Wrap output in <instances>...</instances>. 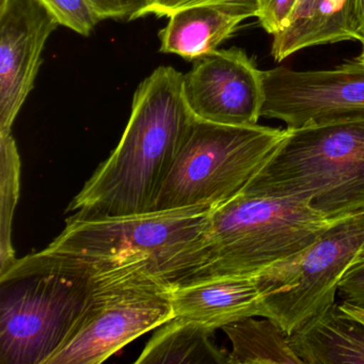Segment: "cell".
I'll return each mask as SVG.
<instances>
[{"label":"cell","instance_id":"8992f818","mask_svg":"<svg viewBox=\"0 0 364 364\" xmlns=\"http://www.w3.org/2000/svg\"><path fill=\"white\" fill-rule=\"evenodd\" d=\"M262 125L231 127L195 118L154 210L216 208L242 193L287 136Z\"/></svg>","mask_w":364,"mask_h":364},{"label":"cell","instance_id":"5b68a950","mask_svg":"<svg viewBox=\"0 0 364 364\" xmlns=\"http://www.w3.org/2000/svg\"><path fill=\"white\" fill-rule=\"evenodd\" d=\"M86 301L46 364H100L174 317L172 283L148 261L86 272Z\"/></svg>","mask_w":364,"mask_h":364},{"label":"cell","instance_id":"3957f363","mask_svg":"<svg viewBox=\"0 0 364 364\" xmlns=\"http://www.w3.org/2000/svg\"><path fill=\"white\" fill-rule=\"evenodd\" d=\"M340 218H328L308 201L240 193L213 208L195 265L178 282L255 276L306 250Z\"/></svg>","mask_w":364,"mask_h":364},{"label":"cell","instance_id":"ba28073f","mask_svg":"<svg viewBox=\"0 0 364 364\" xmlns=\"http://www.w3.org/2000/svg\"><path fill=\"white\" fill-rule=\"evenodd\" d=\"M88 274L43 272L1 282L0 363L46 364L80 315Z\"/></svg>","mask_w":364,"mask_h":364},{"label":"cell","instance_id":"ac0fdd59","mask_svg":"<svg viewBox=\"0 0 364 364\" xmlns=\"http://www.w3.org/2000/svg\"><path fill=\"white\" fill-rule=\"evenodd\" d=\"M0 272H4L16 261L11 230L20 193L21 159L11 134L0 135Z\"/></svg>","mask_w":364,"mask_h":364},{"label":"cell","instance_id":"2e32d148","mask_svg":"<svg viewBox=\"0 0 364 364\" xmlns=\"http://www.w3.org/2000/svg\"><path fill=\"white\" fill-rule=\"evenodd\" d=\"M210 328L172 317L157 328L135 363L230 364L229 351L212 340Z\"/></svg>","mask_w":364,"mask_h":364},{"label":"cell","instance_id":"4fadbf2b","mask_svg":"<svg viewBox=\"0 0 364 364\" xmlns=\"http://www.w3.org/2000/svg\"><path fill=\"white\" fill-rule=\"evenodd\" d=\"M362 24L358 0H300L289 26L274 36V60L304 48L361 40Z\"/></svg>","mask_w":364,"mask_h":364},{"label":"cell","instance_id":"e0dca14e","mask_svg":"<svg viewBox=\"0 0 364 364\" xmlns=\"http://www.w3.org/2000/svg\"><path fill=\"white\" fill-rule=\"evenodd\" d=\"M232 344L230 364H304L289 334L272 319L247 317L223 328Z\"/></svg>","mask_w":364,"mask_h":364},{"label":"cell","instance_id":"6da1fadb","mask_svg":"<svg viewBox=\"0 0 364 364\" xmlns=\"http://www.w3.org/2000/svg\"><path fill=\"white\" fill-rule=\"evenodd\" d=\"M183 77L174 68L159 67L139 85L120 142L68 210L103 217L154 210L195 120L184 99Z\"/></svg>","mask_w":364,"mask_h":364},{"label":"cell","instance_id":"9a60e30c","mask_svg":"<svg viewBox=\"0 0 364 364\" xmlns=\"http://www.w3.org/2000/svg\"><path fill=\"white\" fill-rule=\"evenodd\" d=\"M245 18L216 7H195L176 12L159 31V50L196 61L218 50L240 28Z\"/></svg>","mask_w":364,"mask_h":364},{"label":"cell","instance_id":"5bb4252c","mask_svg":"<svg viewBox=\"0 0 364 364\" xmlns=\"http://www.w3.org/2000/svg\"><path fill=\"white\" fill-rule=\"evenodd\" d=\"M304 364H364V323L334 302L289 334Z\"/></svg>","mask_w":364,"mask_h":364},{"label":"cell","instance_id":"83f0119b","mask_svg":"<svg viewBox=\"0 0 364 364\" xmlns=\"http://www.w3.org/2000/svg\"><path fill=\"white\" fill-rule=\"evenodd\" d=\"M299 1H300V0H298V3H299ZM298 3H297V4H298Z\"/></svg>","mask_w":364,"mask_h":364},{"label":"cell","instance_id":"603a6c76","mask_svg":"<svg viewBox=\"0 0 364 364\" xmlns=\"http://www.w3.org/2000/svg\"><path fill=\"white\" fill-rule=\"evenodd\" d=\"M101 20H133L134 16L142 9L146 0H89Z\"/></svg>","mask_w":364,"mask_h":364},{"label":"cell","instance_id":"44dd1931","mask_svg":"<svg viewBox=\"0 0 364 364\" xmlns=\"http://www.w3.org/2000/svg\"><path fill=\"white\" fill-rule=\"evenodd\" d=\"M298 0H259L257 18L262 28L274 36L289 26Z\"/></svg>","mask_w":364,"mask_h":364},{"label":"cell","instance_id":"52a82bcc","mask_svg":"<svg viewBox=\"0 0 364 364\" xmlns=\"http://www.w3.org/2000/svg\"><path fill=\"white\" fill-rule=\"evenodd\" d=\"M364 251V210L338 219L299 255L259 272L263 317L287 334L336 302L338 285Z\"/></svg>","mask_w":364,"mask_h":364},{"label":"cell","instance_id":"30bf717a","mask_svg":"<svg viewBox=\"0 0 364 364\" xmlns=\"http://www.w3.org/2000/svg\"><path fill=\"white\" fill-rule=\"evenodd\" d=\"M183 93L197 120L255 125L265 100L264 71L240 48L217 50L195 61L183 77Z\"/></svg>","mask_w":364,"mask_h":364},{"label":"cell","instance_id":"7c38bea8","mask_svg":"<svg viewBox=\"0 0 364 364\" xmlns=\"http://www.w3.org/2000/svg\"><path fill=\"white\" fill-rule=\"evenodd\" d=\"M174 316L213 331L247 317L263 316L259 274L195 279L172 284Z\"/></svg>","mask_w":364,"mask_h":364},{"label":"cell","instance_id":"ffe728a7","mask_svg":"<svg viewBox=\"0 0 364 364\" xmlns=\"http://www.w3.org/2000/svg\"><path fill=\"white\" fill-rule=\"evenodd\" d=\"M58 25L78 35H90L101 18L89 0H37Z\"/></svg>","mask_w":364,"mask_h":364},{"label":"cell","instance_id":"7402d4cb","mask_svg":"<svg viewBox=\"0 0 364 364\" xmlns=\"http://www.w3.org/2000/svg\"><path fill=\"white\" fill-rule=\"evenodd\" d=\"M338 294L342 302L364 309V251L343 277Z\"/></svg>","mask_w":364,"mask_h":364},{"label":"cell","instance_id":"4316f807","mask_svg":"<svg viewBox=\"0 0 364 364\" xmlns=\"http://www.w3.org/2000/svg\"><path fill=\"white\" fill-rule=\"evenodd\" d=\"M6 0H0V6H3L5 4Z\"/></svg>","mask_w":364,"mask_h":364},{"label":"cell","instance_id":"cb8c5ba5","mask_svg":"<svg viewBox=\"0 0 364 364\" xmlns=\"http://www.w3.org/2000/svg\"><path fill=\"white\" fill-rule=\"evenodd\" d=\"M340 306L345 312L348 313L351 316L355 317V318L364 323V309L351 306V304H346V302H341Z\"/></svg>","mask_w":364,"mask_h":364},{"label":"cell","instance_id":"484cf974","mask_svg":"<svg viewBox=\"0 0 364 364\" xmlns=\"http://www.w3.org/2000/svg\"><path fill=\"white\" fill-rule=\"evenodd\" d=\"M358 5H359L360 18H361L362 31H363V27H364V0H358Z\"/></svg>","mask_w":364,"mask_h":364},{"label":"cell","instance_id":"d6986e66","mask_svg":"<svg viewBox=\"0 0 364 364\" xmlns=\"http://www.w3.org/2000/svg\"><path fill=\"white\" fill-rule=\"evenodd\" d=\"M259 0H146L144 7L133 20L155 16L170 18L176 12L195 7H216L245 20L257 18Z\"/></svg>","mask_w":364,"mask_h":364},{"label":"cell","instance_id":"8fae6325","mask_svg":"<svg viewBox=\"0 0 364 364\" xmlns=\"http://www.w3.org/2000/svg\"><path fill=\"white\" fill-rule=\"evenodd\" d=\"M57 26L37 0H6L0 6V135L11 134Z\"/></svg>","mask_w":364,"mask_h":364},{"label":"cell","instance_id":"d4e9b609","mask_svg":"<svg viewBox=\"0 0 364 364\" xmlns=\"http://www.w3.org/2000/svg\"><path fill=\"white\" fill-rule=\"evenodd\" d=\"M360 42H361L362 43V52L361 54H360L359 56L357 57L355 61L364 65V27L363 31H362L361 40H360Z\"/></svg>","mask_w":364,"mask_h":364},{"label":"cell","instance_id":"277c9868","mask_svg":"<svg viewBox=\"0 0 364 364\" xmlns=\"http://www.w3.org/2000/svg\"><path fill=\"white\" fill-rule=\"evenodd\" d=\"M287 129L242 193L308 201L328 218L364 210V120Z\"/></svg>","mask_w":364,"mask_h":364},{"label":"cell","instance_id":"9c48e42d","mask_svg":"<svg viewBox=\"0 0 364 364\" xmlns=\"http://www.w3.org/2000/svg\"><path fill=\"white\" fill-rule=\"evenodd\" d=\"M264 92L261 117L289 129L364 120V65L355 60L326 71H264Z\"/></svg>","mask_w":364,"mask_h":364},{"label":"cell","instance_id":"7a4b0ae2","mask_svg":"<svg viewBox=\"0 0 364 364\" xmlns=\"http://www.w3.org/2000/svg\"><path fill=\"white\" fill-rule=\"evenodd\" d=\"M210 206L152 210L123 216L68 218L43 250L0 272V282L43 272L86 274L148 261L172 284L195 265V253L210 220Z\"/></svg>","mask_w":364,"mask_h":364}]
</instances>
